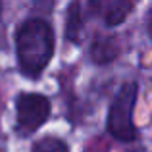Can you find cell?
Segmentation results:
<instances>
[{"instance_id":"cell-1","label":"cell","mask_w":152,"mask_h":152,"mask_svg":"<svg viewBox=\"0 0 152 152\" xmlns=\"http://www.w3.org/2000/svg\"><path fill=\"white\" fill-rule=\"evenodd\" d=\"M19 67L25 75L37 77L52 60L54 33L45 19H27L15 35Z\"/></svg>"},{"instance_id":"cell-2","label":"cell","mask_w":152,"mask_h":152,"mask_svg":"<svg viewBox=\"0 0 152 152\" xmlns=\"http://www.w3.org/2000/svg\"><path fill=\"white\" fill-rule=\"evenodd\" d=\"M137 83L129 81L121 85L108 112V131L119 141H133L137 137V129L133 125V108L137 102Z\"/></svg>"},{"instance_id":"cell-3","label":"cell","mask_w":152,"mask_h":152,"mask_svg":"<svg viewBox=\"0 0 152 152\" xmlns=\"http://www.w3.org/2000/svg\"><path fill=\"white\" fill-rule=\"evenodd\" d=\"M18 125L21 131H37L50 115V100L37 93L19 94L18 100Z\"/></svg>"},{"instance_id":"cell-4","label":"cell","mask_w":152,"mask_h":152,"mask_svg":"<svg viewBox=\"0 0 152 152\" xmlns=\"http://www.w3.org/2000/svg\"><path fill=\"white\" fill-rule=\"evenodd\" d=\"M119 46L115 42V39H96L91 48V56L96 64H108L118 56Z\"/></svg>"},{"instance_id":"cell-5","label":"cell","mask_w":152,"mask_h":152,"mask_svg":"<svg viewBox=\"0 0 152 152\" xmlns=\"http://www.w3.org/2000/svg\"><path fill=\"white\" fill-rule=\"evenodd\" d=\"M33 152H69L67 145L58 137H45L35 142Z\"/></svg>"},{"instance_id":"cell-6","label":"cell","mask_w":152,"mask_h":152,"mask_svg":"<svg viewBox=\"0 0 152 152\" xmlns=\"http://www.w3.org/2000/svg\"><path fill=\"white\" fill-rule=\"evenodd\" d=\"M77 31H79V4H73L69 8V18H67V37L77 41Z\"/></svg>"},{"instance_id":"cell-7","label":"cell","mask_w":152,"mask_h":152,"mask_svg":"<svg viewBox=\"0 0 152 152\" xmlns=\"http://www.w3.org/2000/svg\"><path fill=\"white\" fill-rule=\"evenodd\" d=\"M129 10H131V4L129 2L123 4V6L119 4V6H115L114 10H110V15H108V25H118L119 21H123Z\"/></svg>"},{"instance_id":"cell-8","label":"cell","mask_w":152,"mask_h":152,"mask_svg":"<svg viewBox=\"0 0 152 152\" xmlns=\"http://www.w3.org/2000/svg\"><path fill=\"white\" fill-rule=\"evenodd\" d=\"M148 33H150V37H152V18H150V21H148Z\"/></svg>"},{"instance_id":"cell-9","label":"cell","mask_w":152,"mask_h":152,"mask_svg":"<svg viewBox=\"0 0 152 152\" xmlns=\"http://www.w3.org/2000/svg\"><path fill=\"white\" fill-rule=\"evenodd\" d=\"M0 14H2V2H0Z\"/></svg>"},{"instance_id":"cell-10","label":"cell","mask_w":152,"mask_h":152,"mask_svg":"<svg viewBox=\"0 0 152 152\" xmlns=\"http://www.w3.org/2000/svg\"><path fill=\"white\" fill-rule=\"evenodd\" d=\"M0 152H2V150H0Z\"/></svg>"}]
</instances>
